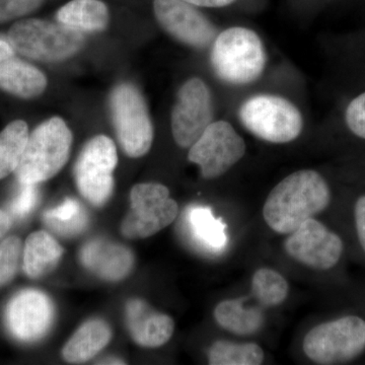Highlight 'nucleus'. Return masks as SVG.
Segmentation results:
<instances>
[{
	"mask_svg": "<svg viewBox=\"0 0 365 365\" xmlns=\"http://www.w3.org/2000/svg\"><path fill=\"white\" fill-rule=\"evenodd\" d=\"M246 143L227 121L212 122L190 148L188 160L200 169L204 179L222 176L244 158Z\"/></svg>",
	"mask_w": 365,
	"mask_h": 365,
	"instance_id": "nucleus-11",
	"label": "nucleus"
},
{
	"mask_svg": "<svg viewBox=\"0 0 365 365\" xmlns=\"http://www.w3.org/2000/svg\"><path fill=\"white\" fill-rule=\"evenodd\" d=\"M40 192L38 184L20 182V188L9 203L6 211L11 217L23 220L36 208L39 203Z\"/></svg>",
	"mask_w": 365,
	"mask_h": 365,
	"instance_id": "nucleus-28",
	"label": "nucleus"
},
{
	"mask_svg": "<svg viewBox=\"0 0 365 365\" xmlns=\"http://www.w3.org/2000/svg\"><path fill=\"white\" fill-rule=\"evenodd\" d=\"M47 88L45 74L26 60L14 56L0 63V91L21 100L40 97Z\"/></svg>",
	"mask_w": 365,
	"mask_h": 365,
	"instance_id": "nucleus-18",
	"label": "nucleus"
},
{
	"mask_svg": "<svg viewBox=\"0 0 365 365\" xmlns=\"http://www.w3.org/2000/svg\"><path fill=\"white\" fill-rule=\"evenodd\" d=\"M126 323L134 342L145 348L165 345L175 331L174 319L143 299H131L126 304Z\"/></svg>",
	"mask_w": 365,
	"mask_h": 365,
	"instance_id": "nucleus-15",
	"label": "nucleus"
},
{
	"mask_svg": "<svg viewBox=\"0 0 365 365\" xmlns=\"http://www.w3.org/2000/svg\"><path fill=\"white\" fill-rule=\"evenodd\" d=\"M185 227L194 246L204 253L220 255L227 249V225L207 206L192 205L185 211Z\"/></svg>",
	"mask_w": 365,
	"mask_h": 365,
	"instance_id": "nucleus-17",
	"label": "nucleus"
},
{
	"mask_svg": "<svg viewBox=\"0 0 365 365\" xmlns=\"http://www.w3.org/2000/svg\"><path fill=\"white\" fill-rule=\"evenodd\" d=\"M207 357L211 365H259L265 354L256 343L217 340L209 347Z\"/></svg>",
	"mask_w": 365,
	"mask_h": 365,
	"instance_id": "nucleus-25",
	"label": "nucleus"
},
{
	"mask_svg": "<svg viewBox=\"0 0 365 365\" xmlns=\"http://www.w3.org/2000/svg\"><path fill=\"white\" fill-rule=\"evenodd\" d=\"M63 255L59 242L44 230L33 232L26 240L23 250V269L33 279L43 277L56 268Z\"/></svg>",
	"mask_w": 365,
	"mask_h": 365,
	"instance_id": "nucleus-20",
	"label": "nucleus"
},
{
	"mask_svg": "<svg viewBox=\"0 0 365 365\" xmlns=\"http://www.w3.org/2000/svg\"><path fill=\"white\" fill-rule=\"evenodd\" d=\"M72 133L66 122L52 117L30 134L16 168L19 182L40 184L56 176L71 155Z\"/></svg>",
	"mask_w": 365,
	"mask_h": 365,
	"instance_id": "nucleus-4",
	"label": "nucleus"
},
{
	"mask_svg": "<svg viewBox=\"0 0 365 365\" xmlns=\"http://www.w3.org/2000/svg\"><path fill=\"white\" fill-rule=\"evenodd\" d=\"M16 52H14L13 46L11 42L7 39L6 34H0V63L6 61V60L11 58V57L16 56Z\"/></svg>",
	"mask_w": 365,
	"mask_h": 365,
	"instance_id": "nucleus-32",
	"label": "nucleus"
},
{
	"mask_svg": "<svg viewBox=\"0 0 365 365\" xmlns=\"http://www.w3.org/2000/svg\"><path fill=\"white\" fill-rule=\"evenodd\" d=\"M210 62L216 76L223 83L247 86L261 78L267 53L258 34L244 26H232L216 36Z\"/></svg>",
	"mask_w": 365,
	"mask_h": 365,
	"instance_id": "nucleus-2",
	"label": "nucleus"
},
{
	"mask_svg": "<svg viewBox=\"0 0 365 365\" xmlns=\"http://www.w3.org/2000/svg\"><path fill=\"white\" fill-rule=\"evenodd\" d=\"M98 364H125L123 360L119 359H114V357H110V359H105L98 362Z\"/></svg>",
	"mask_w": 365,
	"mask_h": 365,
	"instance_id": "nucleus-35",
	"label": "nucleus"
},
{
	"mask_svg": "<svg viewBox=\"0 0 365 365\" xmlns=\"http://www.w3.org/2000/svg\"><path fill=\"white\" fill-rule=\"evenodd\" d=\"M11 225H13V218L4 209H0V241L6 237Z\"/></svg>",
	"mask_w": 365,
	"mask_h": 365,
	"instance_id": "nucleus-34",
	"label": "nucleus"
},
{
	"mask_svg": "<svg viewBox=\"0 0 365 365\" xmlns=\"http://www.w3.org/2000/svg\"><path fill=\"white\" fill-rule=\"evenodd\" d=\"M284 242L288 256L307 267L330 271L337 267L345 253L344 240L316 218L302 222Z\"/></svg>",
	"mask_w": 365,
	"mask_h": 365,
	"instance_id": "nucleus-10",
	"label": "nucleus"
},
{
	"mask_svg": "<svg viewBox=\"0 0 365 365\" xmlns=\"http://www.w3.org/2000/svg\"><path fill=\"white\" fill-rule=\"evenodd\" d=\"M43 218L46 225L61 237L79 235L88 225L86 209L73 198H67L60 205L46 211Z\"/></svg>",
	"mask_w": 365,
	"mask_h": 365,
	"instance_id": "nucleus-24",
	"label": "nucleus"
},
{
	"mask_svg": "<svg viewBox=\"0 0 365 365\" xmlns=\"http://www.w3.org/2000/svg\"><path fill=\"white\" fill-rule=\"evenodd\" d=\"M288 292L287 279L272 269H259L252 278V295L262 307L279 306L287 299Z\"/></svg>",
	"mask_w": 365,
	"mask_h": 365,
	"instance_id": "nucleus-26",
	"label": "nucleus"
},
{
	"mask_svg": "<svg viewBox=\"0 0 365 365\" xmlns=\"http://www.w3.org/2000/svg\"><path fill=\"white\" fill-rule=\"evenodd\" d=\"M23 250L21 240L14 235L0 242V288L11 282L18 273Z\"/></svg>",
	"mask_w": 365,
	"mask_h": 365,
	"instance_id": "nucleus-27",
	"label": "nucleus"
},
{
	"mask_svg": "<svg viewBox=\"0 0 365 365\" xmlns=\"http://www.w3.org/2000/svg\"><path fill=\"white\" fill-rule=\"evenodd\" d=\"M215 318L225 330L240 336L254 335L265 322L262 307H247L242 297L220 302L215 309Z\"/></svg>",
	"mask_w": 365,
	"mask_h": 365,
	"instance_id": "nucleus-21",
	"label": "nucleus"
},
{
	"mask_svg": "<svg viewBox=\"0 0 365 365\" xmlns=\"http://www.w3.org/2000/svg\"><path fill=\"white\" fill-rule=\"evenodd\" d=\"M55 319L51 299L37 289L21 290L9 300L4 314L9 332L21 342L31 343L47 335Z\"/></svg>",
	"mask_w": 365,
	"mask_h": 365,
	"instance_id": "nucleus-13",
	"label": "nucleus"
},
{
	"mask_svg": "<svg viewBox=\"0 0 365 365\" xmlns=\"http://www.w3.org/2000/svg\"><path fill=\"white\" fill-rule=\"evenodd\" d=\"M239 117L247 130L270 143H292L304 129V119L297 106L279 96L248 98L240 108Z\"/></svg>",
	"mask_w": 365,
	"mask_h": 365,
	"instance_id": "nucleus-6",
	"label": "nucleus"
},
{
	"mask_svg": "<svg viewBox=\"0 0 365 365\" xmlns=\"http://www.w3.org/2000/svg\"><path fill=\"white\" fill-rule=\"evenodd\" d=\"M29 134L28 124L24 120H14L0 131V180L16 172Z\"/></svg>",
	"mask_w": 365,
	"mask_h": 365,
	"instance_id": "nucleus-23",
	"label": "nucleus"
},
{
	"mask_svg": "<svg viewBox=\"0 0 365 365\" xmlns=\"http://www.w3.org/2000/svg\"><path fill=\"white\" fill-rule=\"evenodd\" d=\"M153 11L163 30L182 44L205 49L215 42L217 29L195 6L185 0H155Z\"/></svg>",
	"mask_w": 365,
	"mask_h": 365,
	"instance_id": "nucleus-14",
	"label": "nucleus"
},
{
	"mask_svg": "<svg viewBox=\"0 0 365 365\" xmlns=\"http://www.w3.org/2000/svg\"><path fill=\"white\" fill-rule=\"evenodd\" d=\"M112 331L102 319L86 322L67 341L62 355L69 364H83L96 356L109 344Z\"/></svg>",
	"mask_w": 365,
	"mask_h": 365,
	"instance_id": "nucleus-19",
	"label": "nucleus"
},
{
	"mask_svg": "<svg viewBox=\"0 0 365 365\" xmlns=\"http://www.w3.org/2000/svg\"><path fill=\"white\" fill-rule=\"evenodd\" d=\"M331 201L332 191L325 178L317 170H297L274 187L264 204L263 217L274 232L289 235L325 211Z\"/></svg>",
	"mask_w": 365,
	"mask_h": 365,
	"instance_id": "nucleus-1",
	"label": "nucleus"
},
{
	"mask_svg": "<svg viewBox=\"0 0 365 365\" xmlns=\"http://www.w3.org/2000/svg\"><path fill=\"white\" fill-rule=\"evenodd\" d=\"M16 55L40 62H60L83 49V32L71 26L40 19H21L6 33Z\"/></svg>",
	"mask_w": 365,
	"mask_h": 365,
	"instance_id": "nucleus-3",
	"label": "nucleus"
},
{
	"mask_svg": "<svg viewBox=\"0 0 365 365\" xmlns=\"http://www.w3.org/2000/svg\"><path fill=\"white\" fill-rule=\"evenodd\" d=\"M302 349L317 364L352 362L365 352V319L349 314L324 322L307 334Z\"/></svg>",
	"mask_w": 365,
	"mask_h": 365,
	"instance_id": "nucleus-5",
	"label": "nucleus"
},
{
	"mask_svg": "<svg viewBox=\"0 0 365 365\" xmlns=\"http://www.w3.org/2000/svg\"><path fill=\"white\" fill-rule=\"evenodd\" d=\"M352 220L357 244L365 256V193L355 199L352 208Z\"/></svg>",
	"mask_w": 365,
	"mask_h": 365,
	"instance_id": "nucleus-31",
	"label": "nucleus"
},
{
	"mask_svg": "<svg viewBox=\"0 0 365 365\" xmlns=\"http://www.w3.org/2000/svg\"><path fill=\"white\" fill-rule=\"evenodd\" d=\"M345 122L353 135L365 140V91L353 98L348 105Z\"/></svg>",
	"mask_w": 365,
	"mask_h": 365,
	"instance_id": "nucleus-30",
	"label": "nucleus"
},
{
	"mask_svg": "<svg viewBox=\"0 0 365 365\" xmlns=\"http://www.w3.org/2000/svg\"><path fill=\"white\" fill-rule=\"evenodd\" d=\"M178 213L179 206L165 185L137 184L130 192V210L122 222V235L128 239L153 237L174 222Z\"/></svg>",
	"mask_w": 365,
	"mask_h": 365,
	"instance_id": "nucleus-8",
	"label": "nucleus"
},
{
	"mask_svg": "<svg viewBox=\"0 0 365 365\" xmlns=\"http://www.w3.org/2000/svg\"><path fill=\"white\" fill-rule=\"evenodd\" d=\"M79 258L88 270L107 281L123 280L134 265L133 254L127 247L101 239L86 242Z\"/></svg>",
	"mask_w": 365,
	"mask_h": 365,
	"instance_id": "nucleus-16",
	"label": "nucleus"
},
{
	"mask_svg": "<svg viewBox=\"0 0 365 365\" xmlns=\"http://www.w3.org/2000/svg\"><path fill=\"white\" fill-rule=\"evenodd\" d=\"M117 163L116 145L108 136L93 137L81 150L74 178L79 193L91 205L102 207L111 198Z\"/></svg>",
	"mask_w": 365,
	"mask_h": 365,
	"instance_id": "nucleus-9",
	"label": "nucleus"
},
{
	"mask_svg": "<svg viewBox=\"0 0 365 365\" xmlns=\"http://www.w3.org/2000/svg\"><path fill=\"white\" fill-rule=\"evenodd\" d=\"M45 0H0V25L19 21L37 11Z\"/></svg>",
	"mask_w": 365,
	"mask_h": 365,
	"instance_id": "nucleus-29",
	"label": "nucleus"
},
{
	"mask_svg": "<svg viewBox=\"0 0 365 365\" xmlns=\"http://www.w3.org/2000/svg\"><path fill=\"white\" fill-rule=\"evenodd\" d=\"M56 20L83 33L101 32L107 29L110 14L101 0H71L57 11Z\"/></svg>",
	"mask_w": 365,
	"mask_h": 365,
	"instance_id": "nucleus-22",
	"label": "nucleus"
},
{
	"mask_svg": "<svg viewBox=\"0 0 365 365\" xmlns=\"http://www.w3.org/2000/svg\"><path fill=\"white\" fill-rule=\"evenodd\" d=\"M113 124L122 150L130 158L150 150L153 126L143 93L132 83L115 86L110 97Z\"/></svg>",
	"mask_w": 365,
	"mask_h": 365,
	"instance_id": "nucleus-7",
	"label": "nucleus"
},
{
	"mask_svg": "<svg viewBox=\"0 0 365 365\" xmlns=\"http://www.w3.org/2000/svg\"><path fill=\"white\" fill-rule=\"evenodd\" d=\"M195 6L223 7L234 4L235 0H185Z\"/></svg>",
	"mask_w": 365,
	"mask_h": 365,
	"instance_id": "nucleus-33",
	"label": "nucleus"
},
{
	"mask_svg": "<svg viewBox=\"0 0 365 365\" xmlns=\"http://www.w3.org/2000/svg\"><path fill=\"white\" fill-rule=\"evenodd\" d=\"M213 122V101L207 85L198 78L187 81L178 91L170 125L180 148H190Z\"/></svg>",
	"mask_w": 365,
	"mask_h": 365,
	"instance_id": "nucleus-12",
	"label": "nucleus"
}]
</instances>
